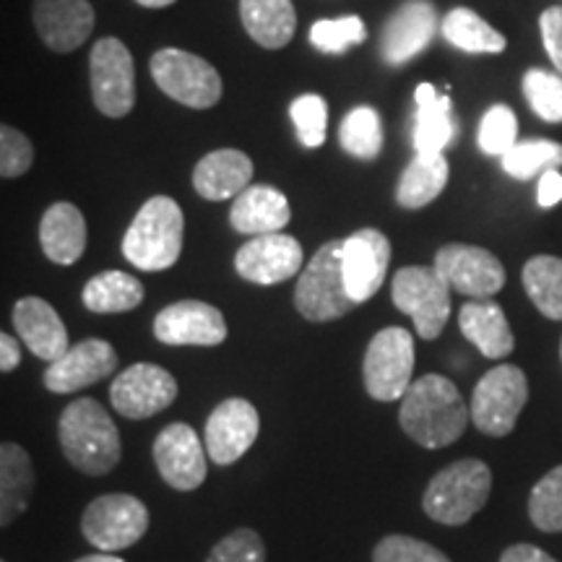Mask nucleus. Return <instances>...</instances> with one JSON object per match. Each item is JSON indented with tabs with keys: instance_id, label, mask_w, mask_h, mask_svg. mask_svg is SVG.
Listing matches in <instances>:
<instances>
[{
	"instance_id": "58836bf2",
	"label": "nucleus",
	"mask_w": 562,
	"mask_h": 562,
	"mask_svg": "<svg viewBox=\"0 0 562 562\" xmlns=\"http://www.w3.org/2000/svg\"><path fill=\"white\" fill-rule=\"evenodd\" d=\"M516 112L508 104H495L484 112L480 123V149L490 157H505L518 144Z\"/></svg>"
},
{
	"instance_id": "f704fd0d",
	"label": "nucleus",
	"mask_w": 562,
	"mask_h": 562,
	"mask_svg": "<svg viewBox=\"0 0 562 562\" xmlns=\"http://www.w3.org/2000/svg\"><path fill=\"white\" fill-rule=\"evenodd\" d=\"M341 149L357 159H375L383 149L381 115L372 108H355L341 121Z\"/></svg>"
},
{
	"instance_id": "aec40b11",
	"label": "nucleus",
	"mask_w": 562,
	"mask_h": 562,
	"mask_svg": "<svg viewBox=\"0 0 562 562\" xmlns=\"http://www.w3.org/2000/svg\"><path fill=\"white\" fill-rule=\"evenodd\" d=\"M34 26L53 53H74L94 32V9L89 0H34Z\"/></svg>"
},
{
	"instance_id": "a878e982",
	"label": "nucleus",
	"mask_w": 562,
	"mask_h": 562,
	"mask_svg": "<svg viewBox=\"0 0 562 562\" xmlns=\"http://www.w3.org/2000/svg\"><path fill=\"white\" fill-rule=\"evenodd\" d=\"M40 245L58 266H74L87 250V220L74 203L60 201L45 211L40 222Z\"/></svg>"
},
{
	"instance_id": "5701e85b",
	"label": "nucleus",
	"mask_w": 562,
	"mask_h": 562,
	"mask_svg": "<svg viewBox=\"0 0 562 562\" xmlns=\"http://www.w3.org/2000/svg\"><path fill=\"white\" fill-rule=\"evenodd\" d=\"M292 211L286 195L271 186H250L232 203L229 222L240 235H271L290 224Z\"/></svg>"
},
{
	"instance_id": "49530a36",
	"label": "nucleus",
	"mask_w": 562,
	"mask_h": 562,
	"mask_svg": "<svg viewBox=\"0 0 562 562\" xmlns=\"http://www.w3.org/2000/svg\"><path fill=\"white\" fill-rule=\"evenodd\" d=\"M501 562H558V560L533 544H513L501 554Z\"/></svg>"
},
{
	"instance_id": "412c9836",
	"label": "nucleus",
	"mask_w": 562,
	"mask_h": 562,
	"mask_svg": "<svg viewBox=\"0 0 562 562\" xmlns=\"http://www.w3.org/2000/svg\"><path fill=\"white\" fill-rule=\"evenodd\" d=\"M13 328L34 357L45 362L60 360L70 349L66 323L47 300L21 297L13 307Z\"/></svg>"
},
{
	"instance_id": "09e8293b",
	"label": "nucleus",
	"mask_w": 562,
	"mask_h": 562,
	"mask_svg": "<svg viewBox=\"0 0 562 562\" xmlns=\"http://www.w3.org/2000/svg\"><path fill=\"white\" fill-rule=\"evenodd\" d=\"M76 562H125L112 552H97V554H87V558H79Z\"/></svg>"
},
{
	"instance_id": "cd10ccee",
	"label": "nucleus",
	"mask_w": 562,
	"mask_h": 562,
	"mask_svg": "<svg viewBox=\"0 0 562 562\" xmlns=\"http://www.w3.org/2000/svg\"><path fill=\"white\" fill-rule=\"evenodd\" d=\"M414 102H417L414 149L417 154H442L456 133L451 100L440 97L432 83H419L414 91Z\"/></svg>"
},
{
	"instance_id": "3c124183",
	"label": "nucleus",
	"mask_w": 562,
	"mask_h": 562,
	"mask_svg": "<svg viewBox=\"0 0 562 562\" xmlns=\"http://www.w3.org/2000/svg\"><path fill=\"white\" fill-rule=\"evenodd\" d=\"M560 362H562V341H560Z\"/></svg>"
},
{
	"instance_id": "f03ea898",
	"label": "nucleus",
	"mask_w": 562,
	"mask_h": 562,
	"mask_svg": "<svg viewBox=\"0 0 562 562\" xmlns=\"http://www.w3.org/2000/svg\"><path fill=\"white\" fill-rule=\"evenodd\" d=\"M58 440L68 463L81 474L104 476L121 463V432L94 398H76L58 419Z\"/></svg>"
},
{
	"instance_id": "39448f33",
	"label": "nucleus",
	"mask_w": 562,
	"mask_h": 562,
	"mask_svg": "<svg viewBox=\"0 0 562 562\" xmlns=\"http://www.w3.org/2000/svg\"><path fill=\"white\" fill-rule=\"evenodd\" d=\"M341 250L344 240L326 243L300 273L297 290H294V307L305 321H339L357 307V302L349 297L347 281H344Z\"/></svg>"
},
{
	"instance_id": "c85d7f7f",
	"label": "nucleus",
	"mask_w": 562,
	"mask_h": 562,
	"mask_svg": "<svg viewBox=\"0 0 562 562\" xmlns=\"http://www.w3.org/2000/svg\"><path fill=\"white\" fill-rule=\"evenodd\" d=\"M34 490L32 459L16 442L0 446V524L11 526L30 508Z\"/></svg>"
},
{
	"instance_id": "4468645a",
	"label": "nucleus",
	"mask_w": 562,
	"mask_h": 562,
	"mask_svg": "<svg viewBox=\"0 0 562 562\" xmlns=\"http://www.w3.org/2000/svg\"><path fill=\"white\" fill-rule=\"evenodd\" d=\"M154 463L161 480L178 492H193L206 482L209 453L199 432L186 422H172L154 440Z\"/></svg>"
},
{
	"instance_id": "de8ad7c7",
	"label": "nucleus",
	"mask_w": 562,
	"mask_h": 562,
	"mask_svg": "<svg viewBox=\"0 0 562 562\" xmlns=\"http://www.w3.org/2000/svg\"><path fill=\"white\" fill-rule=\"evenodd\" d=\"M21 364V347L11 334H0V370L11 372Z\"/></svg>"
},
{
	"instance_id": "4c0bfd02",
	"label": "nucleus",
	"mask_w": 562,
	"mask_h": 562,
	"mask_svg": "<svg viewBox=\"0 0 562 562\" xmlns=\"http://www.w3.org/2000/svg\"><path fill=\"white\" fill-rule=\"evenodd\" d=\"M368 40V30H364L360 16H344V19H321L315 21L311 30V42L315 50L328 55H341L349 47L362 45Z\"/></svg>"
},
{
	"instance_id": "c03bdc74",
	"label": "nucleus",
	"mask_w": 562,
	"mask_h": 562,
	"mask_svg": "<svg viewBox=\"0 0 562 562\" xmlns=\"http://www.w3.org/2000/svg\"><path fill=\"white\" fill-rule=\"evenodd\" d=\"M539 30H542L547 55H550L554 68H558V74L562 76V5H552V9H547L542 13Z\"/></svg>"
},
{
	"instance_id": "20e7f679",
	"label": "nucleus",
	"mask_w": 562,
	"mask_h": 562,
	"mask_svg": "<svg viewBox=\"0 0 562 562\" xmlns=\"http://www.w3.org/2000/svg\"><path fill=\"white\" fill-rule=\"evenodd\" d=\"M492 472L480 459H461L440 469L427 484L422 510L442 526H463L490 501Z\"/></svg>"
},
{
	"instance_id": "e433bc0d",
	"label": "nucleus",
	"mask_w": 562,
	"mask_h": 562,
	"mask_svg": "<svg viewBox=\"0 0 562 562\" xmlns=\"http://www.w3.org/2000/svg\"><path fill=\"white\" fill-rule=\"evenodd\" d=\"M524 97L533 115L544 123H562V76L550 70L531 68L524 76Z\"/></svg>"
},
{
	"instance_id": "c9c22d12",
	"label": "nucleus",
	"mask_w": 562,
	"mask_h": 562,
	"mask_svg": "<svg viewBox=\"0 0 562 562\" xmlns=\"http://www.w3.org/2000/svg\"><path fill=\"white\" fill-rule=\"evenodd\" d=\"M529 518L539 531H562V463L533 484L529 495Z\"/></svg>"
},
{
	"instance_id": "473e14b6",
	"label": "nucleus",
	"mask_w": 562,
	"mask_h": 562,
	"mask_svg": "<svg viewBox=\"0 0 562 562\" xmlns=\"http://www.w3.org/2000/svg\"><path fill=\"white\" fill-rule=\"evenodd\" d=\"M524 290L544 318L562 321V258L533 256L526 261Z\"/></svg>"
},
{
	"instance_id": "c756f323",
	"label": "nucleus",
	"mask_w": 562,
	"mask_h": 562,
	"mask_svg": "<svg viewBox=\"0 0 562 562\" xmlns=\"http://www.w3.org/2000/svg\"><path fill=\"white\" fill-rule=\"evenodd\" d=\"M448 178H451V167L442 154H417L398 178V206L425 209L446 191Z\"/></svg>"
},
{
	"instance_id": "72a5a7b5",
	"label": "nucleus",
	"mask_w": 562,
	"mask_h": 562,
	"mask_svg": "<svg viewBox=\"0 0 562 562\" xmlns=\"http://www.w3.org/2000/svg\"><path fill=\"white\" fill-rule=\"evenodd\" d=\"M562 167V144L547 138L518 140L503 157V170L516 180L542 178L544 172Z\"/></svg>"
},
{
	"instance_id": "0eeeda50",
	"label": "nucleus",
	"mask_w": 562,
	"mask_h": 562,
	"mask_svg": "<svg viewBox=\"0 0 562 562\" xmlns=\"http://www.w3.org/2000/svg\"><path fill=\"white\" fill-rule=\"evenodd\" d=\"M529 402V381L516 364H497L484 372L472 393V422L490 438H505L516 430L524 406Z\"/></svg>"
},
{
	"instance_id": "423d86ee",
	"label": "nucleus",
	"mask_w": 562,
	"mask_h": 562,
	"mask_svg": "<svg viewBox=\"0 0 562 562\" xmlns=\"http://www.w3.org/2000/svg\"><path fill=\"white\" fill-rule=\"evenodd\" d=\"M391 300L398 311L409 315L425 341L438 339L451 318V286L435 266H404L396 271L391 281Z\"/></svg>"
},
{
	"instance_id": "7c9ffc66",
	"label": "nucleus",
	"mask_w": 562,
	"mask_h": 562,
	"mask_svg": "<svg viewBox=\"0 0 562 562\" xmlns=\"http://www.w3.org/2000/svg\"><path fill=\"white\" fill-rule=\"evenodd\" d=\"M83 307L91 313H128L144 302V284L125 271H102L87 281L81 292Z\"/></svg>"
},
{
	"instance_id": "ddd939ff",
	"label": "nucleus",
	"mask_w": 562,
	"mask_h": 562,
	"mask_svg": "<svg viewBox=\"0 0 562 562\" xmlns=\"http://www.w3.org/2000/svg\"><path fill=\"white\" fill-rule=\"evenodd\" d=\"M435 269L453 292L472 300H492L505 286L501 258L476 245L451 243L435 252Z\"/></svg>"
},
{
	"instance_id": "37998d69",
	"label": "nucleus",
	"mask_w": 562,
	"mask_h": 562,
	"mask_svg": "<svg viewBox=\"0 0 562 562\" xmlns=\"http://www.w3.org/2000/svg\"><path fill=\"white\" fill-rule=\"evenodd\" d=\"M34 161V149L32 140L24 136V133L11 128V125H3L0 128V175L5 180L21 178Z\"/></svg>"
},
{
	"instance_id": "4be33fe9",
	"label": "nucleus",
	"mask_w": 562,
	"mask_h": 562,
	"mask_svg": "<svg viewBox=\"0 0 562 562\" xmlns=\"http://www.w3.org/2000/svg\"><path fill=\"white\" fill-rule=\"evenodd\" d=\"M438 30V13L425 0L406 3L389 19L383 30V55L385 60L398 63L412 60L430 45Z\"/></svg>"
},
{
	"instance_id": "6e6552de",
	"label": "nucleus",
	"mask_w": 562,
	"mask_h": 562,
	"mask_svg": "<svg viewBox=\"0 0 562 562\" xmlns=\"http://www.w3.org/2000/svg\"><path fill=\"white\" fill-rule=\"evenodd\" d=\"M414 375V336L406 328L389 326L368 344L362 362L364 391L375 402H402Z\"/></svg>"
},
{
	"instance_id": "2f4dec72",
	"label": "nucleus",
	"mask_w": 562,
	"mask_h": 562,
	"mask_svg": "<svg viewBox=\"0 0 562 562\" xmlns=\"http://www.w3.org/2000/svg\"><path fill=\"white\" fill-rule=\"evenodd\" d=\"M442 34L463 53L497 55L508 47V40L497 30H492L487 21L472 9H453L448 13L442 19Z\"/></svg>"
},
{
	"instance_id": "b1692460",
	"label": "nucleus",
	"mask_w": 562,
	"mask_h": 562,
	"mask_svg": "<svg viewBox=\"0 0 562 562\" xmlns=\"http://www.w3.org/2000/svg\"><path fill=\"white\" fill-rule=\"evenodd\" d=\"M252 161L245 151L220 149L203 157L193 170V188L206 201L237 199L250 188Z\"/></svg>"
},
{
	"instance_id": "bb28decb",
	"label": "nucleus",
	"mask_w": 562,
	"mask_h": 562,
	"mask_svg": "<svg viewBox=\"0 0 562 562\" xmlns=\"http://www.w3.org/2000/svg\"><path fill=\"white\" fill-rule=\"evenodd\" d=\"M240 16L250 40L269 50L290 45L297 30L292 0H240Z\"/></svg>"
},
{
	"instance_id": "2eb2a0df",
	"label": "nucleus",
	"mask_w": 562,
	"mask_h": 562,
	"mask_svg": "<svg viewBox=\"0 0 562 562\" xmlns=\"http://www.w3.org/2000/svg\"><path fill=\"white\" fill-rule=\"evenodd\" d=\"M261 432V417L248 398H227L211 412L203 430V446L216 467H229L250 451Z\"/></svg>"
},
{
	"instance_id": "a18cd8bd",
	"label": "nucleus",
	"mask_w": 562,
	"mask_h": 562,
	"mask_svg": "<svg viewBox=\"0 0 562 562\" xmlns=\"http://www.w3.org/2000/svg\"><path fill=\"white\" fill-rule=\"evenodd\" d=\"M537 201L542 209H552L562 201V175L560 170H550L539 178L537 188Z\"/></svg>"
},
{
	"instance_id": "a211bd4d",
	"label": "nucleus",
	"mask_w": 562,
	"mask_h": 562,
	"mask_svg": "<svg viewBox=\"0 0 562 562\" xmlns=\"http://www.w3.org/2000/svg\"><path fill=\"white\" fill-rule=\"evenodd\" d=\"M235 269L250 284H281L302 269V245L284 232L252 237L237 250Z\"/></svg>"
},
{
	"instance_id": "393cba45",
	"label": "nucleus",
	"mask_w": 562,
	"mask_h": 562,
	"mask_svg": "<svg viewBox=\"0 0 562 562\" xmlns=\"http://www.w3.org/2000/svg\"><path fill=\"white\" fill-rule=\"evenodd\" d=\"M461 334L472 341L487 360H503L516 347V336L495 300H469L459 313Z\"/></svg>"
},
{
	"instance_id": "8fccbe9b",
	"label": "nucleus",
	"mask_w": 562,
	"mask_h": 562,
	"mask_svg": "<svg viewBox=\"0 0 562 562\" xmlns=\"http://www.w3.org/2000/svg\"><path fill=\"white\" fill-rule=\"evenodd\" d=\"M138 5H144V9H167V5H172L175 0H136Z\"/></svg>"
},
{
	"instance_id": "6ab92c4d",
	"label": "nucleus",
	"mask_w": 562,
	"mask_h": 562,
	"mask_svg": "<svg viewBox=\"0 0 562 562\" xmlns=\"http://www.w3.org/2000/svg\"><path fill=\"white\" fill-rule=\"evenodd\" d=\"M117 368L115 347L104 339H83L70 347L45 372V389L53 393H76L104 381Z\"/></svg>"
},
{
	"instance_id": "a19ab883",
	"label": "nucleus",
	"mask_w": 562,
	"mask_h": 562,
	"mask_svg": "<svg viewBox=\"0 0 562 562\" xmlns=\"http://www.w3.org/2000/svg\"><path fill=\"white\" fill-rule=\"evenodd\" d=\"M290 117L297 128V136L305 146H321L326 140V123H328V108L326 100L318 94H302L292 102Z\"/></svg>"
},
{
	"instance_id": "9d476101",
	"label": "nucleus",
	"mask_w": 562,
	"mask_h": 562,
	"mask_svg": "<svg viewBox=\"0 0 562 562\" xmlns=\"http://www.w3.org/2000/svg\"><path fill=\"white\" fill-rule=\"evenodd\" d=\"M151 76L170 100L186 104V108L209 110L222 100L224 87L220 70L201 55L165 47V50L154 53Z\"/></svg>"
},
{
	"instance_id": "dca6fc26",
	"label": "nucleus",
	"mask_w": 562,
	"mask_h": 562,
	"mask_svg": "<svg viewBox=\"0 0 562 562\" xmlns=\"http://www.w3.org/2000/svg\"><path fill=\"white\" fill-rule=\"evenodd\" d=\"M154 336L167 347H220L227 339V321L209 302L182 300L157 313Z\"/></svg>"
},
{
	"instance_id": "79ce46f5",
	"label": "nucleus",
	"mask_w": 562,
	"mask_h": 562,
	"mask_svg": "<svg viewBox=\"0 0 562 562\" xmlns=\"http://www.w3.org/2000/svg\"><path fill=\"white\" fill-rule=\"evenodd\" d=\"M206 562H266L261 533L252 529H235L214 544Z\"/></svg>"
},
{
	"instance_id": "f3484780",
	"label": "nucleus",
	"mask_w": 562,
	"mask_h": 562,
	"mask_svg": "<svg viewBox=\"0 0 562 562\" xmlns=\"http://www.w3.org/2000/svg\"><path fill=\"white\" fill-rule=\"evenodd\" d=\"M344 281H347L349 297L362 305L372 300L383 286L391 263V243L383 232L364 227L357 229L344 240L341 250Z\"/></svg>"
},
{
	"instance_id": "7ed1b4c3",
	"label": "nucleus",
	"mask_w": 562,
	"mask_h": 562,
	"mask_svg": "<svg viewBox=\"0 0 562 562\" xmlns=\"http://www.w3.org/2000/svg\"><path fill=\"white\" fill-rule=\"evenodd\" d=\"M182 209L170 195H154L140 206L123 237V256L140 271H167L182 252Z\"/></svg>"
},
{
	"instance_id": "9b49d317",
	"label": "nucleus",
	"mask_w": 562,
	"mask_h": 562,
	"mask_svg": "<svg viewBox=\"0 0 562 562\" xmlns=\"http://www.w3.org/2000/svg\"><path fill=\"white\" fill-rule=\"evenodd\" d=\"M91 100L108 117H125L136 104V68L121 40L104 37L89 55Z\"/></svg>"
},
{
	"instance_id": "f257e3e1",
	"label": "nucleus",
	"mask_w": 562,
	"mask_h": 562,
	"mask_svg": "<svg viewBox=\"0 0 562 562\" xmlns=\"http://www.w3.org/2000/svg\"><path fill=\"white\" fill-rule=\"evenodd\" d=\"M469 412L461 391L453 381L438 372H427L417 378L404 393L402 409H398V425L417 446L427 451L453 446L467 430Z\"/></svg>"
},
{
	"instance_id": "ea45409f",
	"label": "nucleus",
	"mask_w": 562,
	"mask_h": 562,
	"mask_svg": "<svg viewBox=\"0 0 562 562\" xmlns=\"http://www.w3.org/2000/svg\"><path fill=\"white\" fill-rule=\"evenodd\" d=\"M372 562H451L446 552L406 533H391L372 550Z\"/></svg>"
},
{
	"instance_id": "f8f14e48",
	"label": "nucleus",
	"mask_w": 562,
	"mask_h": 562,
	"mask_svg": "<svg viewBox=\"0 0 562 562\" xmlns=\"http://www.w3.org/2000/svg\"><path fill=\"white\" fill-rule=\"evenodd\" d=\"M178 398V381L170 370L151 362L125 368L110 385V402L125 419H149Z\"/></svg>"
},
{
	"instance_id": "1a4fd4ad",
	"label": "nucleus",
	"mask_w": 562,
	"mask_h": 562,
	"mask_svg": "<svg viewBox=\"0 0 562 562\" xmlns=\"http://www.w3.org/2000/svg\"><path fill=\"white\" fill-rule=\"evenodd\" d=\"M149 531V508L125 492L100 495L81 516L83 539L100 552L117 554L144 539Z\"/></svg>"
}]
</instances>
